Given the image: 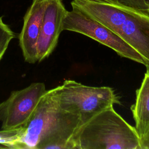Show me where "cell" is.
<instances>
[{
    "label": "cell",
    "mask_w": 149,
    "mask_h": 149,
    "mask_svg": "<svg viewBox=\"0 0 149 149\" xmlns=\"http://www.w3.org/2000/svg\"><path fill=\"white\" fill-rule=\"evenodd\" d=\"M70 141L74 149H141L140 138L135 127L113 107L79 127Z\"/></svg>",
    "instance_id": "obj_3"
},
{
    "label": "cell",
    "mask_w": 149,
    "mask_h": 149,
    "mask_svg": "<svg viewBox=\"0 0 149 149\" xmlns=\"http://www.w3.org/2000/svg\"><path fill=\"white\" fill-rule=\"evenodd\" d=\"M16 37L15 33L0 17V61L5 53L10 41Z\"/></svg>",
    "instance_id": "obj_11"
},
{
    "label": "cell",
    "mask_w": 149,
    "mask_h": 149,
    "mask_svg": "<svg viewBox=\"0 0 149 149\" xmlns=\"http://www.w3.org/2000/svg\"><path fill=\"white\" fill-rule=\"evenodd\" d=\"M47 91L43 83H33L24 88L12 91L8 99L0 104L2 129L25 126Z\"/></svg>",
    "instance_id": "obj_6"
},
{
    "label": "cell",
    "mask_w": 149,
    "mask_h": 149,
    "mask_svg": "<svg viewBox=\"0 0 149 149\" xmlns=\"http://www.w3.org/2000/svg\"><path fill=\"white\" fill-rule=\"evenodd\" d=\"M81 126L78 115L62 110L55 88L47 90L33 115L23 126L12 149H74L71 138Z\"/></svg>",
    "instance_id": "obj_1"
},
{
    "label": "cell",
    "mask_w": 149,
    "mask_h": 149,
    "mask_svg": "<svg viewBox=\"0 0 149 149\" xmlns=\"http://www.w3.org/2000/svg\"><path fill=\"white\" fill-rule=\"evenodd\" d=\"M149 13V8L144 0H107Z\"/></svg>",
    "instance_id": "obj_12"
},
{
    "label": "cell",
    "mask_w": 149,
    "mask_h": 149,
    "mask_svg": "<svg viewBox=\"0 0 149 149\" xmlns=\"http://www.w3.org/2000/svg\"><path fill=\"white\" fill-rule=\"evenodd\" d=\"M48 2V0H33L24 17L23 25L19 36V45L25 61L30 63L37 61V41Z\"/></svg>",
    "instance_id": "obj_8"
},
{
    "label": "cell",
    "mask_w": 149,
    "mask_h": 149,
    "mask_svg": "<svg viewBox=\"0 0 149 149\" xmlns=\"http://www.w3.org/2000/svg\"><path fill=\"white\" fill-rule=\"evenodd\" d=\"M67 11L62 0H48L37 41V61L48 57L56 47Z\"/></svg>",
    "instance_id": "obj_7"
},
{
    "label": "cell",
    "mask_w": 149,
    "mask_h": 149,
    "mask_svg": "<svg viewBox=\"0 0 149 149\" xmlns=\"http://www.w3.org/2000/svg\"><path fill=\"white\" fill-rule=\"evenodd\" d=\"M0 148H5V147L2 145H0Z\"/></svg>",
    "instance_id": "obj_15"
},
{
    "label": "cell",
    "mask_w": 149,
    "mask_h": 149,
    "mask_svg": "<svg viewBox=\"0 0 149 149\" xmlns=\"http://www.w3.org/2000/svg\"><path fill=\"white\" fill-rule=\"evenodd\" d=\"M136 130L141 139L149 129V72L146 71L136 90L135 102L131 107Z\"/></svg>",
    "instance_id": "obj_9"
},
{
    "label": "cell",
    "mask_w": 149,
    "mask_h": 149,
    "mask_svg": "<svg viewBox=\"0 0 149 149\" xmlns=\"http://www.w3.org/2000/svg\"><path fill=\"white\" fill-rule=\"evenodd\" d=\"M55 88L59 107L78 115L81 126L101 111L120 104L118 96L109 87L88 86L66 80Z\"/></svg>",
    "instance_id": "obj_4"
},
{
    "label": "cell",
    "mask_w": 149,
    "mask_h": 149,
    "mask_svg": "<svg viewBox=\"0 0 149 149\" xmlns=\"http://www.w3.org/2000/svg\"><path fill=\"white\" fill-rule=\"evenodd\" d=\"M23 130V126L16 129H2L0 130V145L4 146L5 148H12L13 144L21 138Z\"/></svg>",
    "instance_id": "obj_10"
},
{
    "label": "cell",
    "mask_w": 149,
    "mask_h": 149,
    "mask_svg": "<svg viewBox=\"0 0 149 149\" xmlns=\"http://www.w3.org/2000/svg\"><path fill=\"white\" fill-rule=\"evenodd\" d=\"M140 147L141 149H149V129L140 139Z\"/></svg>",
    "instance_id": "obj_13"
},
{
    "label": "cell",
    "mask_w": 149,
    "mask_h": 149,
    "mask_svg": "<svg viewBox=\"0 0 149 149\" xmlns=\"http://www.w3.org/2000/svg\"><path fill=\"white\" fill-rule=\"evenodd\" d=\"M63 20L62 29L86 36L115 51L119 56L145 66L143 58L130 45L108 27L83 11L72 6Z\"/></svg>",
    "instance_id": "obj_5"
},
{
    "label": "cell",
    "mask_w": 149,
    "mask_h": 149,
    "mask_svg": "<svg viewBox=\"0 0 149 149\" xmlns=\"http://www.w3.org/2000/svg\"><path fill=\"white\" fill-rule=\"evenodd\" d=\"M145 2H146V3L147 5V6H148L149 8V0H144Z\"/></svg>",
    "instance_id": "obj_14"
},
{
    "label": "cell",
    "mask_w": 149,
    "mask_h": 149,
    "mask_svg": "<svg viewBox=\"0 0 149 149\" xmlns=\"http://www.w3.org/2000/svg\"><path fill=\"white\" fill-rule=\"evenodd\" d=\"M70 4L133 48L143 58L149 72V13L107 0H71Z\"/></svg>",
    "instance_id": "obj_2"
}]
</instances>
